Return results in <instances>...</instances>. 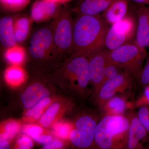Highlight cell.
<instances>
[{"mask_svg": "<svg viewBox=\"0 0 149 149\" xmlns=\"http://www.w3.org/2000/svg\"><path fill=\"white\" fill-rule=\"evenodd\" d=\"M133 78L132 75L123 71L107 81L94 94L96 103L99 107L108 99L129 91L132 88Z\"/></svg>", "mask_w": 149, "mask_h": 149, "instance_id": "cell-9", "label": "cell"}, {"mask_svg": "<svg viewBox=\"0 0 149 149\" xmlns=\"http://www.w3.org/2000/svg\"><path fill=\"white\" fill-rule=\"evenodd\" d=\"M19 129V125L17 122L10 121L7 123L4 127L3 131L1 134L0 141H9L17 133Z\"/></svg>", "mask_w": 149, "mask_h": 149, "instance_id": "cell-26", "label": "cell"}, {"mask_svg": "<svg viewBox=\"0 0 149 149\" xmlns=\"http://www.w3.org/2000/svg\"><path fill=\"white\" fill-rule=\"evenodd\" d=\"M140 85L143 87L149 85V54L146 61L137 77Z\"/></svg>", "mask_w": 149, "mask_h": 149, "instance_id": "cell-28", "label": "cell"}, {"mask_svg": "<svg viewBox=\"0 0 149 149\" xmlns=\"http://www.w3.org/2000/svg\"><path fill=\"white\" fill-rule=\"evenodd\" d=\"M103 116L123 115L127 108L124 97L116 95L108 99L99 107Z\"/></svg>", "mask_w": 149, "mask_h": 149, "instance_id": "cell-17", "label": "cell"}, {"mask_svg": "<svg viewBox=\"0 0 149 149\" xmlns=\"http://www.w3.org/2000/svg\"><path fill=\"white\" fill-rule=\"evenodd\" d=\"M30 0H0L1 8L7 11L16 12L25 8Z\"/></svg>", "mask_w": 149, "mask_h": 149, "instance_id": "cell-24", "label": "cell"}, {"mask_svg": "<svg viewBox=\"0 0 149 149\" xmlns=\"http://www.w3.org/2000/svg\"><path fill=\"white\" fill-rule=\"evenodd\" d=\"M138 4L149 5V0H131Z\"/></svg>", "mask_w": 149, "mask_h": 149, "instance_id": "cell-36", "label": "cell"}, {"mask_svg": "<svg viewBox=\"0 0 149 149\" xmlns=\"http://www.w3.org/2000/svg\"><path fill=\"white\" fill-rule=\"evenodd\" d=\"M129 125L123 115L104 116L97 124L94 143L98 149H127Z\"/></svg>", "mask_w": 149, "mask_h": 149, "instance_id": "cell-2", "label": "cell"}, {"mask_svg": "<svg viewBox=\"0 0 149 149\" xmlns=\"http://www.w3.org/2000/svg\"><path fill=\"white\" fill-rule=\"evenodd\" d=\"M28 52L31 58L42 64L62 57L54 42L52 24L39 28L33 33Z\"/></svg>", "mask_w": 149, "mask_h": 149, "instance_id": "cell-4", "label": "cell"}, {"mask_svg": "<svg viewBox=\"0 0 149 149\" xmlns=\"http://www.w3.org/2000/svg\"><path fill=\"white\" fill-rule=\"evenodd\" d=\"M136 29V17L128 14L124 18L109 27L106 36V49L111 51L125 44L134 42Z\"/></svg>", "mask_w": 149, "mask_h": 149, "instance_id": "cell-7", "label": "cell"}, {"mask_svg": "<svg viewBox=\"0 0 149 149\" xmlns=\"http://www.w3.org/2000/svg\"><path fill=\"white\" fill-rule=\"evenodd\" d=\"M27 135L35 140L43 133L42 128L37 125H29L27 126L24 130Z\"/></svg>", "mask_w": 149, "mask_h": 149, "instance_id": "cell-31", "label": "cell"}, {"mask_svg": "<svg viewBox=\"0 0 149 149\" xmlns=\"http://www.w3.org/2000/svg\"><path fill=\"white\" fill-rule=\"evenodd\" d=\"M97 123L95 118L88 115H83L75 120L70 132L69 139L76 148H89L94 143Z\"/></svg>", "mask_w": 149, "mask_h": 149, "instance_id": "cell-8", "label": "cell"}, {"mask_svg": "<svg viewBox=\"0 0 149 149\" xmlns=\"http://www.w3.org/2000/svg\"><path fill=\"white\" fill-rule=\"evenodd\" d=\"M147 56L146 49L135 42L110 51L111 59L134 78L138 77Z\"/></svg>", "mask_w": 149, "mask_h": 149, "instance_id": "cell-5", "label": "cell"}, {"mask_svg": "<svg viewBox=\"0 0 149 149\" xmlns=\"http://www.w3.org/2000/svg\"><path fill=\"white\" fill-rule=\"evenodd\" d=\"M110 58V51L107 49L99 51L88 58L89 75L94 87V94L101 86L105 67Z\"/></svg>", "mask_w": 149, "mask_h": 149, "instance_id": "cell-10", "label": "cell"}, {"mask_svg": "<svg viewBox=\"0 0 149 149\" xmlns=\"http://www.w3.org/2000/svg\"><path fill=\"white\" fill-rule=\"evenodd\" d=\"M17 144V149H31L33 146V142L31 139L25 136H22L19 138Z\"/></svg>", "mask_w": 149, "mask_h": 149, "instance_id": "cell-32", "label": "cell"}, {"mask_svg": "<svg viewBox=\"0 0 149 149\" xmlns=\"http://www.w3.org/2000/svg\"><path fill=\"white\" fill-rule=\"evenodd\" d=\"M33 21L31 17L20 16L14 19L15 36L17 44L23 42L27 39Z\"/></svg>", "mask_w": 149, "mask_h": 149, "instance_id": "cell-19", "label": "cell"}, {"mask_svg": "<svg viewBox=\"0 0 149 149\" xmlns=\"http://www.w3.org/2000/svg\"><path fill=\"white\" fill-rule=\"evenodd\" d=\"M50 95L49 90L42 83L36 82L25 89L20 95V99L23 107L28 109L42 99L49 97Z\"/></svg>", "mask_w": 149, "mask_h": 149, "instance_id": "cell-14", "label": "cell"}, {"mask_svg": "<svg viewBox=\"0 0 149 149\" xmlns=\"http://www.w3.org/2000/svg\"><path fill=\"white\" fill-rule=\"evenodd\" d=\"M34 140L40 143L45 145L51 142L52 140V138L49 135L42 134Z\"/></svg>", "mask_w": 149, "mask_h": 149, "instance_id": "cell-34", "label": "cell"}, {"mask_svg": "<svg viewBox=\"0 0 149 149\" xmlns=\"http://www.w3.org/2000/svg\"><path fill=\"white\" fill-rule=\"evenodd\" d=\"M57 74L65 79L74 93L85 95L91 82L88 58L81 56H70L56 70Z\"/></svg>", "mask_w": 149, "mask_h": 149, "instance_id": "cell-3", "label": "cell"}, {"mask_svg": "<svg viewBox=\"0 0 149 149\" xmlns=\"http://www.w3.org/2000/svg\"><path fill=\"white\" fill-rule=\"evenodd\" d=\"M123 71L124 70L121 68L113 62L110 58L105 67L104 78L101 86L107 81L116 77Z\"/></svg>", "mask_w": 149, "mask_h": 149, "instance_id": "cell-25", "label": "cell"}, {"mask_svg": "<svg viewBox=\"0 0 149 149\" xmlns=\"http://www.w3.org/2000/svg\"><path fill=\"white\" fill-rule=\"evenodd\" d=\"M52 23L54 42L62 56H70L73 45L74 20L71 12L61 7Z\"/></svg>", "mask_w": 149, "mask_h": 149, "instance_id": "cell-6", "label": "cell"}, {"mask_svg": "<svg viewBox=\"0 0 149 149\" xmlns=\"http://www.w3.org/2000/svg\"><path fill=\"white\" fill-rule=\"evenodd\" d=\"M73 128V125L67 123H57L54 127V131L56 135L63 139L69 138L70 134Z\"/></svg>", "mask_w": 149, "mask_h": 149, "instance_id": "cell-27", "label": "cell"}, {"mask_svg": "<svg viewBox=\"0 0 149 149\" xmlns=\"http://www.w3.org/2000/svg\"><path fill=\"white\" fill-rule=\"evenodd\" d=\"M148 48H149V42H148ZM148 54H149V52Z\"/></svg>", "mask_w": 149, "mask_h": 149, "instance_id": "cell-38", "label": "cell"}, {"mask_svg": "<svg viewBox=\"0 0 149 149\" xmlns=\"http://www.w3.org/2000/svg\"><path fill=\"white\" fill-rule=\"evenodd\" d=\"M63 146V143L61 141L58 140H52L47 144L43 146V148L45 149H58Z\"/></svg>", "mask_w": 149, "mask_h": 149, "instance_id": "cell-33", "label": "cell"}, {"mask_svg": "<svg viewBox=\"0 0 149 149\" xmlns=\"http://www.w3.org/2000/svg\"><path fill=\"white\" fill-rule=\"evenodd\" d=\"M127 117L129 118L130 125L127 149L141 148V141L146 138L148 131L140 122L138 114L130 112Z\"/></svg>", "mask_w": 149, "mask_h": 149, "instance_id": "cell-13", "label": "cell"}, {"mask_svg": "<svg viewBox=\"0 0 149 149\" xmlns=\"http://www.w3.org/2000/svg\"><path fill=\"white\" fill-rule=\"evenodd\" d=\"M61 5L46 0H37L32 5L31 18L37 23L54 19L61 8Z\"/></svg>", "mask_w": 149, "mask_h": 149, "instance_id": "cell-12", "label": "cell"}, {"mask_svg": "<svg viewBox=\"0 0 149 149\" xmlns=\"http://www.w3.org/2000/svg\"><path fill=\"white\" fill-rule=\"evenodd\" d=\"M135 108L149 107V85L144 87V90L141 96L133 104Z\"/></svg>", "mask_w": 149, "mask_h": 149, "instance_id": "cell-29", "label": "cell"}, {"mask_svg": "<svg viewBox=\"0 0 149 149\" xmlns=\"http://www.w3.org/2000/svg\"><path fill=\"white\" fill-rule=\"evenodd\" d=\"M115 0H83L76 8L79 14L97 15L103 12Z\"/></svg>", "mask_w": 149, "mask_h": 149, "instance_id": "cell-18", "label": "cell"}, {"mask_svg": "<svg viewBox=\"0 0 149 149\" xmlns=\"http://www.w3.org/2000/svg\"><path fill=\"white\" fill-rule=\"evenodd\" d=\"M109 24L100 14H79L74 20L73 45L70 56L89 58L106 49Z\"/></svg>", "mask_w": 149, "mask_h": 149, "instance_id": "cell-1", "label": "cell"}, {"mask_svg": "<svg viewBox=\"0 0 149 149\" xmlns=\"http://www.w3.org/2000/svg\"><path fill=\"white\" fill-rule=\"evenodd\" d=\"M128 10V0H115L103 12L102 16L109 24L112 25L127 16Z\"/></svg>", "mask_w": 149, "mask_h": 149, "instance_id": "cell-15", "label": "cell"}, {"mask_svg": "<svg viewBox=\"0 0 149 149\" xmlns=\"http://www.w3.org/2000/svg\"><path fill=\"white\" fill-rule=\"evenodd\" d=\"M137 114L140 122L149 133V107L139 108Z\"/></svg>", "mask_w": 149, "mask_h": 149, "instance_id": "cell-30", "label": "cell"}, {"mask_svg": "<svg viewBox=\"0 0 149 149\" xmlns=\"http://www.w3.org/2000/svg\"><path fill=\"white\" fill-rule=\"evenodd\" d=\"M10 147V144L8 141H3L0 142V149H8Z\"/></svg>", "mask_w": 149, "mask_h": 149, "instance_id": "cell-35", "label": "cell"}, {"mask_svg": "<svg viewBox=\"0 0 149 149\" xmlns=\"http://www.w3.org/2000/svg\"><path fill=\"white\" fill-rule=\"evenodd\" d=\"M136 11L137 29L134 42L146 49L149 41V7L139 4Z\"/></svg>", "mask_w": 149, "mask_h": 149, "instance_id": "cell-11", "label": "cell"}, {"mask_svg": "<svg viewBox=\"0 0 149 149\" xmlns=\"http://www.w3.org/2000/svg\"><path fill=\"white\" fill-rule=\"evenodd\" d=\"M26 55L24 48L17 45L12 47L6 49L5 53L6 59L14 65H18L24 61Z\"/></svg>", "mask_w": 149, "mask_h": 149, "instance_id": "cell-21", "label": "cell"}, {"mask_svg": "<svg viewBox=\"0 0 149 149\" xmlns=\"http://www.w3.org/2000/svg\"><path fill=\"white\" fill-rule=\"evenodd\" d=\"M24 71L18 65L10 67L6 70V80L12 85H17L21 83L24 80Z\"/></svg>", "mask_w": 149, "mask_h": 149, "instance_id": "cell-23", "label": "cell"}, {"mask_svg": "<svg viewBox=\"0 0 149 149\" xmlns=\"http://www.w3.org/2000/svg\"><path fill=\"white\" fill-rule=\"evenodd\" d=\"M46 1L60 4H62L68 2L69 1L71 0H46Z\"/></svg>", "mask_w": 149, "mask_h": 149, "instance_id": "cell-37", "label": "cell"}, {"mask_svg": "<svg viewBox=\"0 0 149 149\" xmlns=\"http://www.w3.org/2000/svg\"><path fill=\"white\" fill-rule=\"evenodd\" d=\"M14 19L5 16L0 19V42L3 47H12L17 45L13 27Z\"/></svg>", "mask_w": 149, "mask_h": 149, "instance_id": "cell-16", "label": "cell"}, {"mask_svg": "<svg viewBox=\"0 0 149 149\" xmlns=\"http://www.w3.org/2000/svg\"><path fill=\"white\" fill-rule=\"evenodd\" d=\"M51 99L49 97L44 98L36 103L34 105L27 109L24 116L27 119L32 120L40 119L45 111V109L51 104Z\"/></svg>", "mask_w": 149, "mask_h": 149, "instance_id": "cell-20", "label": "cell"}, {"mask_svg": "<svg viewBox=\"0 0 149 149\" xmlns=\"http://www.w3.org/2000/svg\"><path fill=\"white\" fill-rule=\"evenodd\" d=\"M61 104L58 102L51 103L40 118V124L44 128H47L54 122L60 110Z\"/></svg>", "mask_w": 149, "mask_h": 149, "instance_id": "cell-22", "label": "cell"}]
</instances>
